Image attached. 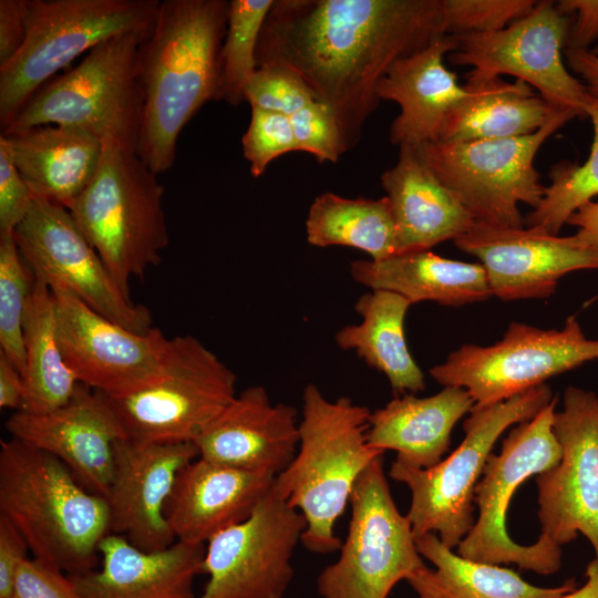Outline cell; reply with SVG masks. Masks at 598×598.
I'll list each match as a JSON object with an SVG mask.
<instances>
[{
	"label": "cell",
	"mask_w": 598,
	"mask_h": 598,
	"mask_svg": "<svg viewBox=\"0 0 598 598\" xmlns=\"http://www.w3.org/2000/svg\"><path fill=\"white\" fill-rule=\"evenodd\" d=\"M443 35V0H275L256 62L297 73L330 109L349 151L389 69Z\"/></svg>",
	"instance_id": "6da1fadb"
},
{
	"label": "cell",
	"mask_w": 598,
	"mask_h": 598,
	"mask_svg": "<svg viewBox=\"0 0 598 598\" xmlns=\"http://www.w3.org/2000/svg\"><path fill=\"white\" fill-rule=\"evenodd\" d=\"M228 8L226 0L161 1L140 45L135 154L157 175L174 165L185 125L205 103L218 101Z\"/></svg>",
	"instance_id": "7a4b0ae2"
},
{
	"label": "cell",
	"mask_w": 598,
	"mask_h": 598,
	"mask_svg": "<svg viewBox=\"0 0 598 598\" xmlns=\"http://www.w3.org/2000/svg\"><path fill=\"white\" fill-rule=\"evenodd\" d=\"M0 515L19 529L33 558L70 576L95 569L109 534L105 498L54 456L11 436L0 441Z\"/></svg>",
	"instance_id": "3957f363"
},
{
	"label": "cell",
	"mask_w": 598,
	"mask_h": 598,
	"mask_svg": "<svg viewBox=\"0 0 598 598\" xmlns=\"http://www.w3.org/2000/svg\"><path fill=\"white\" fill-rule=\"evenodd\" d=\"M370 414L348 396L333 401L316 384L305 386L298 450L276 476L272 491L305 517L301 543L309 551L340 549L336 523L360 475L384 454L368 443Z\"/></svg>",
	"instance_id": "277c9868"
},
{
	"label": "cell",
	"mask_w": 598,
	"mask_h": 598,
	"mask_svg": "<svg viewBox=\"0 0 598 598\" xmlns=\"http://www.w3.org/2000/svg\"><path fill=\"white\" fill-rule=\"evenodd\" d=\"M164 193L134 152L103 144L93 179L69 208L127 298L131 280L157 266L168 246Z\"/></svg>",
	"instance_id": "5b68a950"
},
{
	"label": "cell",
	"mask_w": 598,
	"mask_h": 598,
	"mask_svg": "<svg viewBox=\"0 0 598 598\" xmlns=\"http://www.w3.org/2000/svg\"><path fill=\"white\" fill-rule=\"evenodd\" d=\"M146 37L117 35L93 48L74 68L42 85L1 134L69 126L135 153L141 110L137 54Z\"/></svg>",
	"instance_id": "8992f818"
},
{
	"label": "cell",
	"mask_w": 598,
	"mask_h": 598,
	"mask_svg": "<svg viewBox=\"0 0 598 598\" xmlns=\"http://www.w3.org/2000/svg\"><path fill=\"white\" fill-rule=\"evenodd\" d=\"M158 0H28L27 39L0 66L3 131L28 100L74 59L123 34L148 35Z\"/></svg>",
	"instance_id": "52a82bcc"
},
{
	"label": "cell",
	"mask_w": 598,
	"mask_h": 598,
	"mask_svg": "<svg viewBox=\"0 0 598 598\" xmlns=\"http://www.w3.org/2000/svg\"><path fill=\"white\" fill-rule=\"evenodd\" d=\"M553 400L544 383L505 401L473 408L462 443L436 465L413 468L393 462L389 475L411 492L409 517L415 540L434 533L455 548L475 524V487L498 437L513 424L534 417Z\"/></svg>",
	"instance_id": "ba28073f"
},
{
	"label": "cell",
	"mask_w": 598,
	"mask_h": 598,
	"mask_svg": "<svg viewBox=\"0 0 598 598\" xmlns=\"http://www.w3.org/2000/svg\"><path fill=\"white\" fill-rule=\"evenodd\" d=\"M578 114L558 107L536 132L517 137L433 142L419 147L424 162L480 223L520 228L519 204L535 209L546 187L534 161L542 145Z\"/></svg>",
	"instance_id": "9c48e42d"
},
{
	"label": "cell",
	"mask_w": 598,
	"mask_h": 598,
	"mask_svg": "<svg viewBox=\"0 0 598 598\" xmlns=\"http://www.w3.org/2000/svg\"><path fill=\"white\" fill-rule=\"evenodd\" d=\"M237 377L193 336L168 344L158 378L123 395L103 394L125 437L151 443L195 440L236 396Z\"/></svg>",
	"instance_id": "30bf717a"
},
{
	"label": "cell",
	"mask_w": 598,
	"mask_h": 598,
	"mask_svg": "<svg viewBox=\"0 0 598 598\" xmlns=\"http://www.w3.org/2000/svg\"><path fill=\"white\" fill-rule=\"evenodd\" d=\"M558 399L555 396L534 417L517 424L491 454L475 487L478 517L457 546L462 557L494 565L516 564L520 569L548 576L561 566L559 545L540 537L519 545L508 535L507 509L516 488L533 475L555 466L563 450L553 431Z\"/></svg>",
	"instance_id": "8fae6325"
},
{
	"label": "cell",
	"mask_w": 598,
	"mask_h": 598,
	"mask_svg": "<svg viewBox=\"0 0 598 598\" xmlns=\"http://www.w3.org/2000/svg\"><path fill=\"white\" fill-rule=\"evenodd\" d=\"M349 504L348 534L336 561L317 578L321 598H388L393 587L426 566L412 525L398 509L375 458L358 478Z\"/></svg>",
	"instance_id": "7c38bea8"
},
{
	"label": "cell",
	"mask_w": 598,
	"mask_h": 598,
	"mask_svg": "<svg viewBox=\"0 0 598 598\" xmlns=\"http://www.w3.org/2000/svg\"><path fill=\"white\" fill-rule=\"evenodd\" d=\"M592 360H598V340L588 339L577 319L569 317L560 330L512 322L499 341L464 344L429 372L443 386L467 390L474 408H481Z\"/></svg>",
	"instance_id": "4fadbf2b"
},
{
	"label": "cell",
	"mask_w": 598,
	"mask_h": 598,
	"mask_svg": "<svg viewBox=\"0 0 598 598\" xmlns=\"http://www.w3.org/2000/svg\"><path fill=\"white\" fill-rule=\"evenodd\" d=\"M570 25L571 17L561 13L556 2L537 1L527 16L505 29L453 35L455 48L447 58L453 64L472 68L465 84L513 75L553 105L582 117L589 94L564 60Z\"/></svg>",
	"instance_id": "5bb4252c"
},
{
	"label": "cell",
	"mask_w": 598,
	"mask_h": 598,
	"mask_svg": "<svg viewBox=\"0 0 598 598\" xmlns=\"http://www.w3.org/2000/svg\"><path fill=\"white\" fill-rule=\"evenodd\" d=\"M13 237L35 278L50 289L71 292L100 315L131 331L145 333L152 329L147 307L135 305L122 292L65 207L33 198Z\"/></svg>",
	"instance_id": "9a60e30c"
},
{
	"label": "cell",
	"mask_w": 598,
	"mask_h": 598,
	"mask_svg": "<svg viewBox=\"0 0 598 598\" xmlns=\"http://www.w3.org/2000/svg\"><path fill=\"white\" fill-rule=\"evenodd\" d=\"M306 527L302 514L271 488L249 517L206 543L208 580L197 598H283Z\"/></svg>",
	"instance_id": "2e32d148"
},
{
	"label": "cell",
	"mask_w": 598,
	"mask_h": 598,
	"mask_svg": "<svg viewBox=\"0 0 598 598\" xmlns=\"http://www.w3.org/2000/svg\"><path fill=\"white\" fill-rule=\"evenodd\" d=\"M553 431L563 455L536 475L540 537L561 546L581 533L598 560V395L566 388Z\"/></svg>",
	"instance_id": "e0dca14e"
},
{
	"label": "cell",
	"mask_w": 598,
	"mask_h": 598,
	"mask_svg": "<svg viewBox=\"0 0 598 598\" xmlns=\"http://www.w3.org/2000/svg\"><path fill=\"white\" fill-rule=\"evenodd\" d=\"M51 291L58 343L80 383L106 395H123L158 378L168 344L161 330L131 331L64 289Z\"/></svg>",
	"instance_id": "ac0fdd59"
},
{
	"label": "cell",
	"mask_w": 598,
	"mask_h": 598,
	"mask_svg": "<svg viewBox=\"0 0 598 598\" xmlns=\"http://www.w3.org/2000/svg\"><path fill=\"white\" fill-rule=\"evenodd\" d=\"M454 244L480 260L492 296L504 301L548 298L565 275L598 269V248L575 235L563 237L534 227L475 221Z\"/></svg>",
	"instance_id": "d6986e66"
},
{
	"label": "cell",
	"mask_w": 598,
	"mask_h": 598,
	"mask_svg": "<svg viewBox=\"0 0 598 598\" xmlns=\"http://www.w3.org/2000/svg\"><path fill=\"white\" fill-rule=\"evenodd\" d=\"M198 457L193 442L151 443L122 437L114 444V472L104 496L109 534L135 547L156 551L176 538L166 508L179 472Z\"/></svg>",
	"instance_id": "ffe728a7"
},
{
	"label": "cell",
	"mask_w": 598,
	"mask_h": 598,
	"mask_svg": "<svg viewBox=\"0 0 598 598\" xmlns=\"http://www.w3.org/2000/svg\"><path fill=\"white\" fill-rule=\"evenodd\" d=\"M6 430L62 462L87 491L105 496L114 472V444L125 437L106 398L79 383L64 405L47 413L16 411Z\"/></svg>",
	"instance_id": "44dd1931"
},
{
	"label": "cell",
	"mask_w": 598,
	"mask_h": 598,
	"mask_svg": "<svg viewBox=\"0 0 598 598\" xmlns=\"http://www.w3.org/2000/svg\"><path fill=\"white\" fill-rule=\"evenodd\" d=\"M297 410L274 403L262 385L236 394L195 440L198 456L216 464L279 475L299 445Z\"/></svg>",
	"instance_id": "7402d4cb"
},
{
	"label": "cell",
	"mask_w": 598,
	"mask_h": 598,
	"mask_svg": "<svg viewBox=\"0 0 598 598\" xmlns=\"http://www.w3.org/2000/svg\"><path fill=\"white\" fill-rule=\"evenodd\" d=\"M454 48L453 35L440 37L398 60L380 80L379 101L400 106L390 128V140L399 148L439 142L450 113L467 95L465 85H460L456 74L444 64Z\"/></svg>",
	"instance_id": "603a6c76"
},
{
	"label": "cell",
	"mask_w": 598,
	"mask_h": 598,
	"mask_svg": "<svg viewBox=\"0 0 598 598\" xmlns=\"http://www.w3.org/2000/svg\"><path fill=\"white\" fill-rule=\"evenodd\" d=\"M275 478L196 457L179 472L166 508L176 540L206 544L245 520L271 491Z\"/></svg>",
	"instance_id": "cb8c5ba5"
},
{
	"label": "cell",
	"mask_w": 598,
	"mask_h": 598,
	"mask_svg": "<svg viewBox=\"0 0 598 598\" xmlns=\"http://www.w3.org/2000/svg\"><path fill=\"white\" fill-rule=\"evenodd\" d=\"M99 553L100 569L71 576L79 598H197L194 581L203 574L205 544L176 540L146 551L107 534Z\"/></svg>",
	"instance_id": "d4e9b609"
},
{
	"label": "cell",
	"mask_w": 598,
	"mask_h": 598,
	"mask_svg": "<svg viewBox=\"0 0 598 598\" xmlns=\"http://www.w3.org/2000/svg\"><path fill=\"white\" fill-rule=\"evenodd\" d=\"M381 183L392 206L400 254L455 240L476 221L415 147H400L398 162Z\"/></svg>",
	"instance_id": "484cf974"
},
{
	"label": "cell",
	"mask_w": 598,
	"mask_h": 598,
	"mask_svg": "<svg viewBox=\"0 0 598 598\" xmlns=\"http://www.w3.org/2000/svg\"><path fill=\"white\" fill-rule=\"evenodd\" d=\"M474 405L467 390L460 386H444L424 398L396 395L371 412L368 443L382 452H396L394 462L401 465L430 468L442 461L455 424Z\"/></svg>",
	"instance_id": "4316f807"
},
{
	"label": "cell",
	"mask_w": 598,
	"mask_h": 598,
	"mask_svg": "<svg viewBox=\"0 0 598 598\" xmlns=\"http://www.w3.org/2000/svg\"><path fill=\"white\" fill-rule=\"evenodd\" d=\"M2 136L33 198L66 209L93 179L103 153L99 138L69 126L41 125Z\"/></svg>",
	"instance_id": "83f0119b"
},
{
	"label": "cell",
	"mask_w": 598,
	"mask_h": 598,
	"mask_svg": "<svg viewBox=\"0 0 598 598\" xmlns=\"http://www.w3.org/2000/svg\"><path fill=\"white\" fill-rule=\"evenodd\" d=\"M350 275L370 290L392 291L411 303L434 301L460 307L492 296L481 264L444 258L431 250L402 252L383 260H354Z\"/></svg>",
	"instance_id": "f1b7e54d"
},
{
	"label": "cell",
	"mask_w": 598,
	"mask_h": 598,
	"mask_svg": "<svg viewBox=\"0 0 598 598\" xmlns=\"http://www.w3.org/2000/svg\"><path fill=\"white\" fill-rule=\"evenodd\" d=\"M411 305L395 292L370 290L354 305L361 321L342 327L334 336L340 349L353 351L369 367L383 373L395 395L425 389L424 373L411 355L404 333Z\"/></svg>",
	"instance_id": "f546056e"
},
{
	"label": "cell",
	"mask_w": 598,
	"mask_h": 598,
	"mask_svg": "<svg viewBox=\"0 0 598 598\" xmlns=\"http://www.w3.org/2000/svg\"><path fill=\"white\" fill-rule=\"evenodd\" d=\"M415 542L435 567L424 566L406 580L417 598H558L578 587L575 579L556 587L533 585L509 568L462 557L434 533Z\"/></svg>",
	"instance_id": "4dcf8cb0"
},
{
	"label": "cell",
	"mask_w": 598,
	"mask_h": 598,
	"mask_svg": "<svg viewBox=\"0 0 598 598\" xmlns=\"http://www.w3.org/2000/svg\"><path fill=\"white\" fill-rule=\"evenodd\" d=\"M467 95L452 110L440 141L509 138L538 131L558 109L527 83L495 78L464 84Z\"/></svg>",
	"instance_id": "1f68e13d"
},
{
	"label": "cell",
	"mask_w": 598,
	"mask_h": 598,
	"mask_svg": "<svg viewBox=\"0 0 598 598\" xmlns=\"http://www.w3.org/2000/svg\"><path fill=\"white\" fill-rule=\"evenodd\" d=\"M307 241L316 247L346 246L371 260L399 255L398 231L388 196L347 198L326 192L315 198L306 219Z\"/></svg>",
	"instance_id": "d6a6232c"
},
{
	"label": "cell",
	"mask_w": 598,
	"mask_h": 598,
	"mask_svg": "<svg viewBox=\"0 0 598 598\" xmlns=\"http://www.w3.org/2000/svg\"><path fill=\"white\" fill-rule=\"evenodd\" d=\"M24 398L19 411L47 413L70 401L79 381L58 343L51 289L37 279L23 323Z\"/></svg>",
	"instance_id": "836d02e7"
},
{
	"label": "cell",
	"mask_w": 598,
	"mask_h": 598,
	"mask_svg": "<svg viewBox=\"0 0 598 598\" xmlns=\"http://www.w3.org/2000/svg\"><path fill=\"white\" fill-rule=\"evenodd\" d=\"M585 113L592 125L587 159L580 165L561 162L553 166L550 185L546 187L540 204L524 218L525 226L558 235L579 206L598 196V100L590 94Z\"/></svg>",
	"instance_id": "e575fe53"
},
{
	"label": "cell",
	"mask_w": 598,
	"mask_h": 598,
	"mask_svg": "<svg viewBox=\"0 0 598 598\" xmlns=\"http://www.w3.org/2000/svg\"><path fill=\"white\" fill-rule=\"evenodd\" d=\"M275 0L229 1L227 29L220 51L218 101L237 106L257 70L256 50Z\"/></svg>",
	"instance_id": "d590c367"
},
{
	"label": "cell",
	"mask_w": 598,
	"mask_h": 598,
	"mask_svg": "<svg viewBox=\"0 0 598 598\" xmlns=\"http://www.w3.org/2000/svg\"><path fill=\"white\" fill-rule=\"evenodd\" d=\"M37 278L13 235L0 236V352L25 370L23 323Z\"/></svg>",
	"instance_id": "8d00e7d4"
},
{
	"label": "cell",
	"mask_w": 598,
	"mask_h": 598,
	"mask_svg": "<svg viewBox=\"0 0 598 598\" xmlns=\"http://www.w3.org/2000/svg\"><path fill=\"white\" fill-rule=\"evenodd\" d=\"M535 0H443L444 30L448 35L505 29L527 16Z\"/></svg>",
	"instance_id": "74e56055"
},
{
	"label": "cell",
	"mask_w": 598,
	"mask_h": 598,
	"mask_svg": "<svg viewBox=\"0 0 598 598\" xmlns=\"http://www.w3.org/2000/svg\"><path fill=\"white\" fill-rule=\"evenodd\" d=\"M317 100L303 80L278 64L257 68L245 89V101L257 107L290 116Z\"/></svg>",
	"instance_id": "f35d334b"
},
{
	"label": "cell",
	"mask_w": 598,
	"mask_h": 598,
	"mask_svg": "<svg viewBox=\"0 0 598 598\" xmlns=\"http://www.w3.org/2000/svg\"><path fill=\"white\" fill-rule=\"evenodd\" d=\"M241 145L254 177L261 176L275 158L298 151L289 116L257 107H251Z\"/></svg>",
	"instance_id": "ab89813d"
},
{
	"label": "cell",
	"mask_w": 598,
	"mask_h": 598,
	"mask_svg": "<svg viewBox=\"0 0 598 598\" xmlns=\"http://www.w3.org/2000/svg\"><path fill=\"white\" fill-rule=\"evenodd\" d=\"M298 151L319 163H336L347 152L338 122L323 103L315 100L289 116Z\"/></svg>",
	"instance_id": "60d3db41"
},
{
	"label": "cell",
	"mask_w": 598,
	"mask_h": 598,
	"mask_svg": "<svg viewBox=\"0 0 598 598\" xmlns=\"http://www.w3.org/2000/svg\"><path fill=\"white\" fill-rule=\"evenodd\" d=\"M8 598H79L71 576L33 557L19 566Z\"/></svg>",
	"instance_id": "b9f144b4"
},
{
	"label": "cell",
	"mask_w": 598,
	"mask_h": 598,
	"mask_svg": "<svg viewBox=\"0 0 598 598\" xmlns=\"http://www.w3.org/2000/svg\"><path fill=\"white\" fill-rule=\"evenodd\" d=\"M32 202L33 196L12 161L8 143L0 135V236L13 235Z\"/></svg>",
	"instance_id": "7bdbcfd3"
},
{
	"label": "cell",
	"mask_w": 598,
	"mask_h": 598,
	"mask_svg": "<svg viewBox=\"0 0 598 598\" xmlns=\"http://www.w3.org/2000/svg\"><path fill=\"white\" fill-rule=\"evenodd\" d=\"M556 7L571 17L566 48L590 50L598 40V0H561Z\"/></svg>",
	"instance_id": "ee69618b"
},
{
	"label": "cell",
	"mask_w": 598,
	"mask_h": 598,
	"mask_svg": "<svg viewBox=\"0 0 598 598\" xmlns=\"http://www.w3.org/2000/svg\"><path fill=\"white\" fill-rule=\"evenodd\" d=\"M29 550L19 529L0 515V598L10 596L17 570L28 558Z\"/></svg>",
	"instance_id": "f6af8a7d"
},
{
	"label": "cell",
	"mask_w": 598,
	"mask_h": 598,
	"mask_svg": "<svg viewBox=\"0 0 598 598\" xmlns=\"http://www.w3.org/2000/svg\"><path fill=\"white\" fill-rule=\"evenodd\" d=\"M27 1L0 0V66L13 59L25 42Z\"/></svg>",
	"instance_id": "bcb514c9"
},
{
	"label": "cell",
	"mask_w": 598,
	"mask_h": 598,
	"mask_svg": "<svg viewBox=\"0 0 598 598\" xmlns=\"http://www.w3.org/2000/svg\"><path fill=\"white\" fill-rule=\"evenodd\" d=\"M24 398V379L18 367L0 352V408L19 411Z\"/></svg>",
	"instance_id": "7dc6e473"
},
{
	"label": "cell",
	"mask_w": 598,
	"mask_h": 598,
	"mask_svg": "<svg viewBox=\"0 0 598 598\" xmlns=\"http://www.w3.org/2000/svg\"><path fill=\"white\" fill-rule=\"evenodd\" d=\"M564 58L569 69L581 78L587 92L598 100V55L591 50L566 48Z\"/></svg>",
	"instance_id": "c3c4849f"
},
{
	"label": "cell",
	"mask_w": 598,
	"mask_h": 598,
	"mask_svg": "<svg viewBox=\"0 0 598 598\" xmlns=\"http://www.w3.org/2000/svg\"><path fill=\"white\" fill-rule=\"evenodd\" d=\"M567 224L578 228L575 236L581 243L598 248V200H589L579 206Z\"/></svg>",
	"instance_id": "681fc988"
},
{
	"label": "cell",
	"mask_w": 598,
	"mask_h": 598,
	"mask_svg": "<svg viewBox=\"0 0 598 598\" xmlns=\"http://www.w3.org/2000/svg\"><path fill=\"white\" fill-rule=\"evenodd\" d=\"M586 581L582 586L558 598H598V560H591L585 571Z\"/></svg>",
	"instance_id": "f907efd6"
},
{
	"label": "cell",
	"mask_w": 598,
	"mask_h": 598,
	"mask_svg": "<svg viewBox=\"0 0 598 598\" xmlns=\"http://www.w3.org/2000/svg\"><path fill=\"white\" fill-rule=\"evenodd\" d=\"M591 52H592L594 54L598 55V44L596 45L595 49L591 50Z\"/></svg>",
	"instance_id": "816d5d0a"
}]
</instances>
